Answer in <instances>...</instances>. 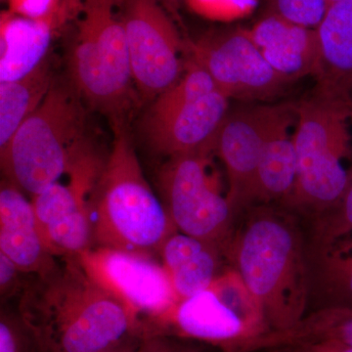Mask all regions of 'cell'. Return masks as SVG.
Returning a JSON list of instances; mask_svg holds the SVG:
<instances>
[{
  "label": "cell",
  "instance_id": "1",
  "mask_svg": "<svg viewBox=\"0 0 352 352\" xmlns=\"http://www.w3.org/2000/svg\"><path fill=\"white\" fill-rule=\"evenodd\" d=\"M15 307L44 352H100L139 337L135 319L78 256L30 275Z\"/></svg>",
  "mask_w": 352,
  "mask_h": 352
},
{
  "label": "cell",
  "instance_id": "2",
  "mask_svg": "<svg viewBox=\"0 0 352 352\" xmlns=\"http://www.w3.org/2000/svg\"><path fill=\"white\" fill-rule=\"evenodd\" d=\"M226 252L270 333L288 330L302 320L307 314L305 235L291 214L256 210Z\"/></svg>",
  "mask_w": 352,
  "mask_h": 352
},
{
  "label": "cell",
  "instance_id": "3",
  "mask_svg": "<svg viewBox=\"0 0 352 352\" xmlns=\"http://www.w3.org/2000/svg\"><path fill=\"white\" fill-rule=\"evenodd\" d=\"M113 124L112 149L90 196L94 247L159 254L177 229L146 179L126 120Z\"/></svg>",
  "mask_w": 352,
  "mask_h": 352
},
{
  "label": "cell",
  "instance_id": "4",
  "mask_svg": "<svg viewBox=\"0 0 352 352\" xmlns=\"http://www.w3.org/2000/svg\"><path fill=\"white\" fill-rule=\"evenodd\" d=\"M67 78L90 107L126 120L133 80L120 0H67Z\"/></svg>",
  "mask_w": 352,
  "mask_h": 352
},
{
  "label": "cell",
  "instance_id": "5",
  "mask_svg": "<svg viewBox=\"0 0 352 352\" xmlns=\"http://www.w3.org/2000/svg\"><path fill=\"white\" fill-rule=\"evenodd\" d=\"M85 102L68 78H57L41 105L0 151L4 178L32 198L68 175L87 139Z\"/></svg>",
  "mask_w": 352,
  "mask_h": 352
},
{
  "label": "cell",
  "instance_id": "6",
  "mask_svg": "<svg viewBox=\"0 0 352 352\" xmlns=\"http://www.w3.org/2000/svg\"><path fill=\"white\" fill-rule=\"evenodd\" d=\"M351 105L315 87L298 104L294 138L298 173L295 189L285 201L312 219L335 207L352 183L344 166L351 154Z\"/></svg>",
  "mask_w": 352,
  "mask_h": 352
},
{
  "label": "cell",
  "instance_id": "7",
  "mask_svg": "<svg viewBox=\"0 0 352 352\" xmlns=\"http://www.w3.org/2000/svg\"><path fill=\"white\" fill-rule=\"evenodd\" d=\"M270 332L261 308L231 268L210 288L180 300L143 329L141 337L163 333L204 342L220 352H249Z\"/></svg>",
  "mask_w": 352,
  "mask_h": 352
},
{
  "label": "cell",
  "instance_id": "8",
  "mask_svg": "<svg viewBox=\"0 0 352 352\" xmlns=\"http://www.w3.org/2000/svg\"><path fill=\"white\" fill-rule=\"evenodd\" d=\"M230 99L207 72L187 58L186 69L152 101L140 127L146 144L164 157L214 153Z\"/></svg>",
  "mask_w": 352,
  "mask_h": 352
},
{
  "label": "cell",
  "instance_id": "9",
  "mask_svg": "<svg viewBox=\"0 0 352 352\" xmlns=\"http://www.w3.org/2000/svg\"><path fill=\"white\" fill-rule=\"evenodd\" d=\"M214 153L168 157L157 171L162 201L177 231L227 251L234 212L212 168Z\"/></svg>",
  "mask_w": 352,
  "mask_h": 352
},
{
  "label": "cell",
  "instance_id": "10",
  "mask_svg": "<svg viewBox=\"0 0 352 352\" xmlns=\"http://www.w3.org/2000/svg\"><path fill=\"white\" fill-rule=\"evenodd\" d=\"M104 161L85 139L69 168V182L53 183L31 198L44 243L56 258L76 256L94 247L90 196Z\"/></svg>",
  "mask_w": 352,
  "mask_h": 352
},
{
  "label": "cell",
  "instance_id": "11",
  "mask_svg": "<svg viewBox=\"0 0 352 352\" xmlns=\"http://www.w3.org/2000/svg\"><path fill=\"white\" fill-rule=\"evenodd\" d=\"M132 80L143 100H154L183 75L186 43L159 0H120Z\"/></svg>",
  "mask_w": 352,
  "mask_h": 352
},
{
  "label": "cell",
  "instance_id": "12",
  "mask_svg": "<svg viewBox=\"0 0 352 352\" xmlns=\"http://www.w3.org/2000/svg\"><path fill=\"white\" fill-rule=\"evenodd\" d=\"M76 256L88 274L129 310L138 322L139 336L180 302L154 254L92 247Z\"/></svg>",
  "mask_w": 352,
  "mask_h": 352
},
{
  "label": "cell",
  "instance_id": "13",
  "mask_svg": "<svg viewBox=\"0 0 352 352\" xmlns=\"http://www.w3.org/2000/svg\"><path fill=\"white\" fill-rule=\"evenodd\" d=\"M298 118V104L248 103L229 110L220 127L214 153L228 177L229 201L237 214L256 203V171L271 136Z\"/></svg>",
  "mask_w": 352,
  "mask_h": 352
},
{
  "label": "cell",
  "instance_id": "14",
  "mask_svg": "<svg viewBox=\"0 0 352 352\" xmlns=\"http://www.w3.org/2000/svg\"><path fill=\"white\" fill-rule=\"evenodd\" d=\"M186 50L187 58L205 69L229 99L265 101L293 83L267 63L248 30L208 34L188 41Z\"/></svg>",
  "mask_w": 352,
  "mask_h": 352
},
{
  "label": "cell",
  "instance_id": "15",
  "mask_svg": "<svg viewBox=\"0 0 352 352\" xmlns=\"http://www.w3.org/2000/svg\"><path fill=\"white\" fill-rule=\"evenodd\" d=\"M0 252L28 274H43L58 263L44 243L32 201L6 178L0 185Z\"/></svg>",
  "mask_w": 352,
  "mask_h": 352
},
{
  "label": "cell",
  "instance_id": "16",
  "mask_svg": "<svg viewBox=\"0 0 352 352\" xmlns=\"http://www.w3.org/2000/svg\"><path fill=\"white\" fill-rule=\"evenodd\" d=\"M68 16L67 0L56 12L32 19L7 11L0 22V82H14L31 74L50 54L55 32Z\"/></svg>",
  "mask_w": 352,
  "mask_h": 352
},
{
  "label": "cell",
  "instance_id": "17",
  "mask_svg": "<svg viewBox=\"0 0 352 352\" xmlns=\"http://www.w3.org/2000/svg\"><path fill=\"white\" fill-rule=\"evenodd\" d=\"M248 32L267 63L292 82L316 75L320 59L317 29L266 14Z\"/></svg>",
  "mask_w": 352,
  "mask_h": 352
},
{
  "label": "cell",
  "instance_id": "18",
  "mask_svg": "<svg viewBox=\"0 0 352 352\" xmlns=\"http://www.w3.org/2000/svg\"><path fill=\"white\" fill-rule=\"evenodd\" d=\"M320 59L317 89L333 98L352 103V0L331 4L317 28Z\"/></svg>",
  "mask_w": 352,
  "mask_h": 352
},
{
  "label": "cell",
  "instance_id": "19",
  "mask_svg": "<svg viewBox=\"0 0 352 352\" xmlns=\"http://www.w3.org/2000/svg\"><path fill=\"white\" fill-rule=\"evenodd\" d=\"M307 312L326 307L352 308V239L329 245L305 237Z\"/></svg>",
  "mask_w": 352,
  "mask_h": 352
},
{
  "label": "cell",
  "instance_id": "20",
  "mask_svg": "<svg viewBox=\"0 0 352 352\" xmlns=\"http://www.w3.org/2000/svg\"><path fill=\"white\" fill-rule=\"evenodd\" d=\"M221 245L176 231L171 234L159 256L180 300L210 288L219 276Z\"/></svg>",
  "mask_w": 352,
  "mask_h": 352
},
{
  "label": "cell",
  "instance_id": "21",
  "mask_svg": "<svg viewBox=\"0 0 352 352\" xmlns=\"http://www.w3.org/2000/svg\"><path fill=\"white\" fill-rule=\"evenodd\" d=\"M56 78L53 58L48 55L29 75L14 82H0V151L41 105Z\"/></svg>",
  "mask_w": 352,
  "mask_h": 352
},
{
  "label": "cell",
  "instance_id": "22",
  "mask_svg": "<svg viewBox=\"0 0 352 352\" xmlns=\"http://www.w3.org/2000/svg\"><path fill=\"white\" fill-rule=\"evenodd\" d=\"M292 124L278 129L264 147L256 171V201L285 203L293 194L298 164L294 138L289 134Z\"/></svg>",
  "mask_w": 352,
  "mask_h": 352
},
{
  "label": "cell",
  "instance_id": "23",
  "mask_svg": "<svg viewBox=\"0 0 352 352\" xmlns=\"http://www.w3.org/2000/svg\"><path fill=\"white\" fill-rule=\"evenodd\" d=\"M316 340H335L352 347V308L326 307L307 312L302 320L288 330L261 338L250 352Z\"/></svg>",
  "mask_w": 352,
  "mask_h": 352
},
{
  "label": "cell",
  "instance_id": "24",
  "mask_svg": "<svg viewBox=\"0 0 352 352\" xmlns=\"http://www.w3.org/2000/svg\"><path fill=\"white\" fill-rule=\"evenodd\" d=\"M308 242L329 245L352 234V183L339 204L328 212L314 217Z\"/></svg>",
  "mask_w": 352,
  "mask_h": 352
},
{
  "label": "cell",
  "instance_id": "25",
  "mask_svg": "<svg viewBox=\"0 0 352 352\" xmlns=\"http://www.w3.org/2000/svg\"><path fill=\"white\" fill-rule=\"evenodd\" d=\"M0 352H44L17 308L10 303L1 305Z\"/></svg>",
  "mask_w": 352,
  "mask_h": 352
},
{
  "label": "cell",
  "instance_id": "26",
  "mask_svg": "<svg viewBox=\"0 0 352 352\" xmlns=\"http://www.w3.org/2000/svg\"><path fill=\"white\" fill-rule=\"evenodd\" d=\"M268 14L317 29L327 13L328 0H267Z\"/></svg>",
  "mask_w": 352,
  "mask_h": 352
},
{
  "label": "cell",
  "instance_id": "27",
  "mask_svg": "<svg viewBox=\"0 0 352 352\" xmlns=\"http://www.w3.org/2000/svg\"><path fill=\"white\" fill-rule=\"evenodd\" d=\"M186 4L201 17L230 22L251 15L258 0H186Z\"/></svg>",
  "mask_w": 352,
  "mask_h": 352
},
{
  "label": "cell",
  "instance_id": "28",
  "mask_svg": "<svg viewBox=\"0 0 352 352\" xmlns=\"http://www.w3.org/2000/svg\"><path fill=\"white\" fill-rule=\"evenodd\" d=\"M138 352H220L219 349L197 340L176 336L155 333L140 337Z\"/></svg>",
  "mask_w": 352,
  "mask_h": 352
},
{
  "label": "cell",
  "instance_id": "29",
  "mask_svg": "<svg viewBox=\"0 0 352 352\" xmlns=\"http://www.w3.org/2000/svg\"><path fill=\"white\" fill-rule=\"evenodd\" d=\"M30 275L24 272L6 254L0 252V296L1 305L16 302L24 289Z\"/></svg>",
  "mask_w": 352,
  "mask_h": 352
},
{
  "label": "cell",
  "instance_id": "30",
  "mask_svg": "<svg viewBox=\"0 0 352 352\" xmlns=\"http://www.w3.org/2000/svg\"><path fill=\"white\" fill-rule=\"evenodd\" d=\"M63 0H8L9 11L24 17L39 19L56 12Z\"/></svg>",
  "mask_w": 352,
  "mask_h": 352
},
{
  "label": "cell",
  "instance_id": "31",
  "mask_svg": "<svg viewBox=\"0 0 352 352\" xmlns=\"http://www.w3.org/2000/svg\"><path fill=\"white\" fill-rule=\"evenodd\" d=\"M261 352H352V347L335 340L298 342Z\"/></svg>",
  "mask_w": 352,
  "mask_h": 352
},
{
  "label": "cell",
  "instance_id": "32",
  "mask_svg": "<svg viewBox=\"0 0 352 352\" xmlns=\"http://www.w3.org/2000/svg\"><path fill=\"white\" fill-rule=\"evenodd\" d=\"M139 342H140V337L136 336V337L131 338V339L127 340L126 342L118 344V346L100 352H138Z\"/></svg>",
  "mask_w": 352,
  "mask_h": 352
},
{
  "label": "cell",
  "instance_id": "33",
  "mask_svg": "<svg viewBox=\"0 0 352 352\" xmlns=\"http://www.w3.org/2000/svg\"><path fill=\"white\" fill-rule=\"evenodd\" d=\"M162 6L170 10L171 13L176 14V11L183 3H186V0H159Z\"/></svg>",
  "mask_w": 352,
  "mask_h": 352
},
{
  "label": "cell",
  "instance_id": "34",
  "mask_svg": "<svg viewBox=\"0 0 352 352\" xmlns=\"http://www.w3.org/2000/svg\"><path fill=\"white\" fill-rule=\"evenodd\" d=\"M328 1H329V3H330V6H331V4L335 3V2L340 1V0H328Z\"/></svg>",
  "mask_w": 352,
  "mask_h": 352
},
{
  "label": "cell",
  "instance_id": "35",
  "mask_svg": "<svg viewBox=\"0 0 352 352\" xmlns=\"http://www.w3.org/2000/svg\"><path fill=\"white\" fill-rule=\"evenodd\" d=\"M351 119L352 120V103L351 105Z\"/></svg>",
  "mask_w": 352,
  "mask_h": 352
}]
</instances>
